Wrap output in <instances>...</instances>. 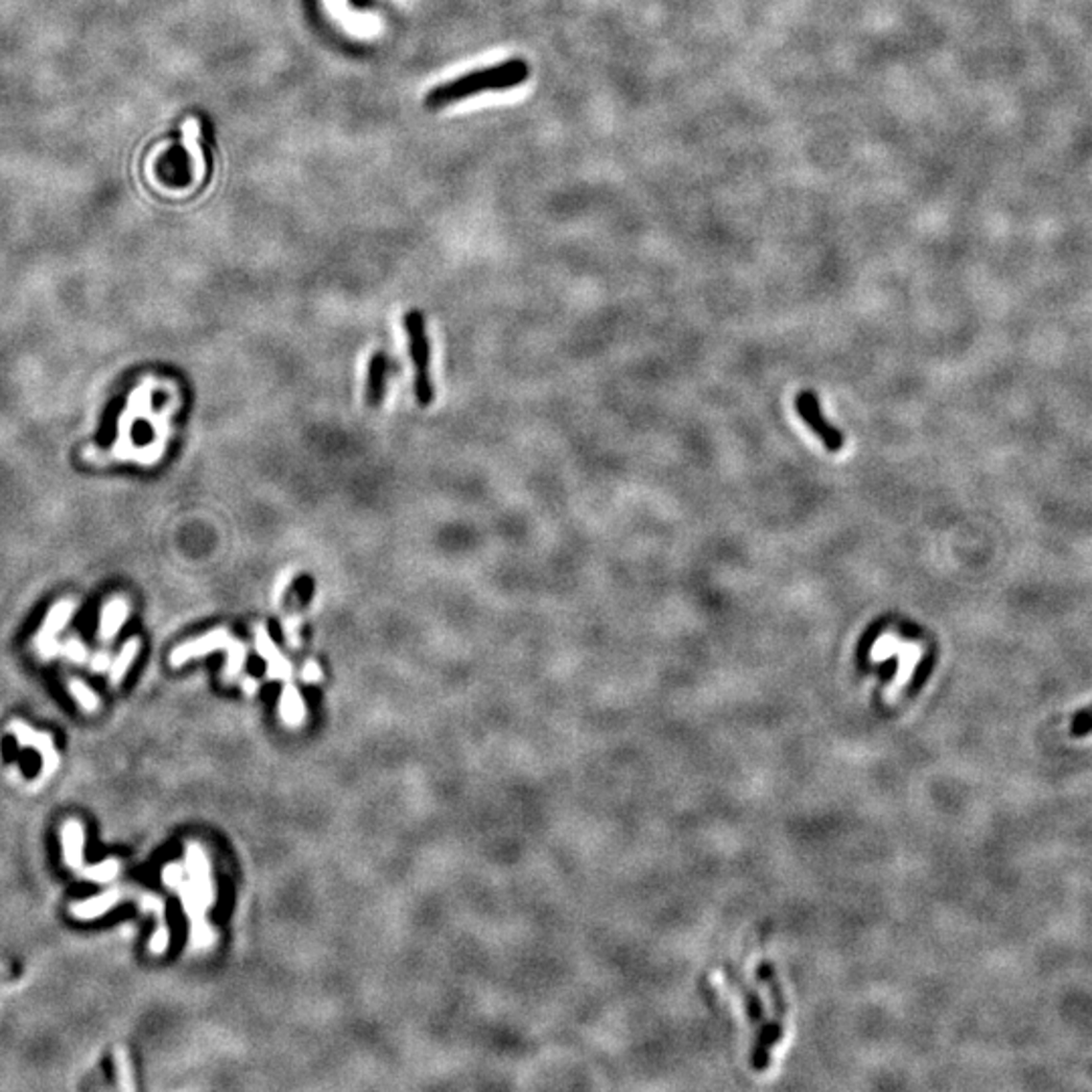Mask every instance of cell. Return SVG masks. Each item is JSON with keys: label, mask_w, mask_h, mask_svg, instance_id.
I'll return each mask as SVG.
<instances>
[{"label": "cell", "mask_w": 1092, "mask_h": 1092, "mask_svg": "<svg viewBox=\"0 0 1092 1092\" xmlns=\"http://www.w3.org/2000/svg\"><path fill=\"white\" fill-rule=\"evenodd\" d=\"M129 615V603L126 597H112L105 601L99 617V638L103 642L114 640L124 627Z\"/></svg>", "instance_id": "ba28073f"}, {"label": "cell", "mask_w": 1092, "mask_h": 1092, "mask_svg": "<svg viewBox=\"0 0 1092 1092\" xmlns=\"http://www.w3.org/2000/svg\"><path fill=\"white\" fill-rule=\"evenodd\" d=\"M118 872H120L118 860H105L96 867L84 868L79 874H84L88 880H94V882H110L118 876Z\"/></svg>", "instance_id": "e0dca14e"}, {"label": "cell", "mask_w": 1092, "mask_h": 1092, "mask_svg": "<svg viewBox=\"0 0 1092 1092\" xmlns=\"http://www.w3.org/2000/svg\"><path fill=\"white\" fill-rule=\"evenodd\" d=\"M84 839H86L84 826L77 820L67 822L62 828L65 862L75 872L84 870Z\"/></svg>", "instance_id": "9c48e42d"}, {"label": "cell", "mask_w": 1092, "mask_h": 1092, "mask_svg": "<svg viewBox=\"0 0 1092 1092\" xmlns=\"http://www.w3.org/2000/svg\"><path fill=\"white\" fill-rule=\"evenodd\" d=\"M187 864L191 880H183V867L181 864H168L164 868V882L183 895V904L191 917L193 927V945L203 949L211 941V932L205 927V908L213 904V886L209 878V867L198 846H191L187 854Z\"/></svg>", "instance_id": "7a4b0ae2"}, {"label": "cell", "mask_w": 1092, "mask_h": 1092, "mask_svg": "<svg viewBox=\"0 0 1092 1092\" xmlns=\"http://www.w3.org/2000/svg\"><path fill=\"white\" fill-rule=\"evenodd\" d=\"M140 651V640L138 638H132L128 642L124 643L120 656L112 662L108 674H110V686L118 688L122 684V680L128 674L129 666L134 664L136 656Z\"/></svg>", "instance_id": "5bb4252c"}, {"label": "cell", "mask_w": 1092, "mask_h": 1092, "mask_svg": "<svg viewBox=\"0 0 1092 1092\" xmlns=\"http://www.w3.org/2000/svg\"><path fill=\"white\" fill-rule=\"evenodd\" d=\"M198 136H200L198 120L189 118L185 122V126H183V142H185V148L189 152L191 166H193V179L196 183L203 181V176H205V159H203V150L198 146Z\"/></svg>", "instance_id": "4fadbf2b"}, {"label": "cell", "mask_w": 1092, "mask_h": 1092, "mask_svg": "<svg viewBox=\"0 0 1092 1092\" xmlns=\"http://www.w3.org/2000/svg\"><path fill=\"white\" fill-rule=\"evenodd\" d=\"M225 642V636L223 632H215V634H209L200 640H194V642L183 643L179 645L172 656H170V664L176 668V666H183L185 662H189L191 658H198V656H205L207 651H213L217 647H221Z\"/></svg>", "instance_id": "30bf717a"}, {"label": "cell", "mask_w": 1092, "mask_h": 1092, "mask_svg": "<svg viewBox=\"0 0 1092 1092\" xmlns=\"http://www.w3.org/2000/svg\"><path fill=\"white\" fill-rule=\"evenodd\" d=\"M112 666V660H110V654L108 651H99L94 658H92V672L101 674V672H108Z\"/></svg>", "instance_id": "44dd1931"}, {"label": "cell", "mask_w": 1092, "mask_h": 1092, "mask_svg": "<svg viewBox=\"0 0 1092 1092\" xmlns=\"http://www.w3.org/2000/svg\"><path fill=\"white\" fill-rule=\"evenodd\" d=\"M75 610H77V603L73 599H62L45 615V621H43L39 634L34 636V647L43 660L55 658L57 651L62 649L57 643V636L67 627Z\"/></svg>", "instance_id": "5b68a950"}, {"label": "cell", "mask_w": 1092, "mask_h": 1092, "mask_svg": "<svg viewBox=\"0 0 1092 1092\" xmlns=\"http://www.w3.org/2000/svg\"><path fill=\"white\" fill-rule=\"evenodd\" d=\"M8 731L15 735V739L21 746H32V749H37L41 753L43 779H47V777H51L53 773L57 771V767H60V753H57V749L53 744L51 735L39 733V731H34L31 727H27V725H23L19 720H13L8 725Z\"/></svg>", "instance_id": "52a82bcc"}, {"label": "cell", "mask_w": 1092, "mask_h": 1092, "mask_svg": "<svg viewBox=\"0 0 1092 1092\" xmlns=\"http://www.w3.org/2000/svg\"><path fill=\"white\" fill-rule=\"evenodd\" d=\"M67 686H69V692L77 701L79 707L84 708L86 712H96L97 708H99V698H97L94 690L86 682H81L77 678H71Z\"/></svg>", "instance_id": "9a60e30c"}, {"label": "cell", "mask_w": 1092, "mask_h": 1092, "mask_svg": "<svg viewBox=\"0 0 1092 1092\" xmlns=\"http://www.w3.org/2000/svg\"><path fill=\"white\" fill-rule=\"evenodd\" d=\"M312 595H314V578L308 577V575L295 578L289 587L288 597L291 599V606L304 608L310 603Z\"/></svg>", "instance_id": "2e32d148"}, {"label": "cell", "mask_w": 1092, "mask_h": 1092, "mask_svg": "<svg viewBox=\"0 0 1092 1092\" xmlns=\"http://www.w3.org/2000/svg\"><path fill=\"white\" fill-rule=\"evenodd\" d=\"M798 411L800 416L807 423V427L824 442V446L830 451H839L844 448V433L837 431L834 425L828 423V419L822 416L820 411V405H817V399H815V393H802L798 397Z\"/></svg>", "instance_id": "8992f818"}, {"label": "cell", "mask_w": 1092, "mask_h": 1092, "mask_svg": "<svg viewBox=\"0 0 1092 1092\" xmlns=\"http://www.w3.org/2000/svg\"><path fill=\"white\" fill-rule=\"evenodd\" d=\"M1070 735L1074 739H1083V737L1092 735V707L1083 708L1074 714L1072 725H1070Z\"/></svg>", "instance_id": "ac0fdd59"}, {"label": "cell", "mask_w": 1092, "mask_h": 1092, "mask_svg": "<svg viewBox=\"0 0 1092 1092\" xmlns=\"http://www.w3.org/2000/svg\"><path fill=\"white\" fill-rule=\"evenodd\" d=\"M386 371H388V360H386L385 354H375L369 364V385H366V403L371 407H377L383 401Z\"/></svg>", "instance_id": "8fae6325"}, {"label": "cell", "mask_w": 1092, "mask_h": 1092, "mask_svg": "<svg viewBox=\"0 0 1092 1092\" xmlns=\"http://www.w3.org/2000/svg\"><path fill=\"white\" fill-rule=\"evenodd\" d=\"M152 401V383L144 381L142 385L136 386L129 393L128 403L118 419V440L110 451V459L116 461H128L134 455V440H132V427L140 419L144 407Z\"/></svg>", "instance_id": "277c9868"}, {"label": "cell", "mask_w": 1092, "mask_h": 1092, "mask_svg": "<svg viewBox=\"0 0 1092 1092\" xmlns=\"http://www.w3.org/2000/svg\"><path fill=\"white\" fill-rule=\"evenodd\" d=\"M528 79V65L522 60H511L506 64L494 65L466 73L453 81L433 88L425 103L429 110H442L453 101L478 96L483 92H504L524 84Z\"/></svg>", "instance_id": "6da1fadb"}, {"label": "cell", "mask_w": 1092, "mask_h": 1092, "mask_svg": "<svg viewBox=\"0 0 1092 1092\" xmlns=\"http://www.w3.org/2000/svg\"><path fill=\"white\" fill-rule=\"evenodd\" d=\"M351 4L358 10H364V8H369L373 4V0H351Z\"/></svg>", "instance_id": "7402d4cb"}, {"label": "cell", "mask_w": 1092, "mask_h": 1092, "mask_svg": "<svg viewBox=\"0 0 1092 1092\" xmlns=\"http://www.w3.org/2000/svg\"><path fill=\"white\" fill-rule=\"evenodd\" d=\"M116 1064H118V1074H120V1087L126 1091H134L136 1087L132 1083V1066H129L128 1054L124 1052V1048L116 1050Z\"/></svg>", "instance_id": "d6986e66"}, {"label": "cell", "mask_w": 1092, "mask_h": 1092, "mask_svg": "<svg viewBox=\"0 0 1092 1092\" xmlns=\"http://www.w3.org/2000/svg\"><path fill=\"white\" fill-rule=\"evenodd\" d=\"M64 654L69 658V660H71V662H75V664H84V662L88 660V647L79 642L77 638H73V640H69V642L65 643Z\"/></svg>", "instance_id": "ffe728a7"}, {"label": "cell", "mask_w": 1092, "mask_h": 1092, "mask_svg": "<svg viewBox=\"0 0 1092 1092\" xmlns=\"http://www.w3.org/2000/svg\"><path fill=\"white\" fill-rule=\"evenodd\" d=\"M405 328L409 334L411 358L416 364V395L419 405H429L433 399V388L429 383V342L425 334V321L421 312H409L405 316Z\"/></svg>", "instance_id": "3957f363"}, {"label": "cell", "mask_w": 1092, "mask_h": 1092, "mask_svg": "<svg viewBox=\"0 0 1092 1092\" xmlns=\"http://www.w3.org/2000/svg\"><path fill=\"white\" fill-rule=\"evenodd\" d=\"M122 893L120 891H108L99 897H94L92 900H86V902H79V904H73L71 906V912L77 917V919H84V921H92V919H99L103 917L112 906H116L120 902Z\"/></svg>", "instance_id": "7c38bea8"}]
</instances>
